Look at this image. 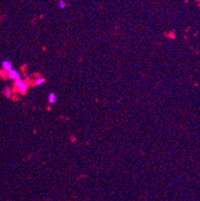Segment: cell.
I'll return each mask as SVG.
<instances>
[{
    "mask_svg": "<svg viewBox=\"0 0 200 201\" xmlns=\"http://www.w3.org/2000/svg\"><path fill=\"white\" fill-rule=\"evenodd\" d=\"M15 87L19 89V92L21 94H26L28 89V84L26 82L21 80V79H18L15 81Z\"/></svg>",
    "mask_w": 200,
    "mask_h": 201,
    "instance_id": "6da1fadb",
    "label": "cell"
},
{
    "mask_svg": "<svg viewBox=\"0 0 200 201\" xmlns=\"http://www.w3.org/2000/svg\"><path fill=\"white\" fill-rule=\"evenodd\" d=\"M8 76L11 79H14V80H18V79H20V74L15 70H11L8 72Z\"/></svg>",
    "mask_w": 200,
    "mask_h": 201,
    "instance_id": "7a4b0ae2",
    "label": "cell"
},
{
    "mask_svg": "<svg viewBox=\"0 0 200 201\" xmlns=\"http://www.w3.org/2000/svg\"><path fill=\"white\" fill-rule=\"evenodd\" d=\"M2 65H3V68L4 70H7L8 72H9L10 70H13V65H12V64L10 63V61L4 60L3 62Z\"/></svg>",
    "mask_w": 200,
    "mask_h": 201,
    "instance_id": "3957f363",
    "label": "cell"
},
{
    "mask_svg": "<svg viewBox=\"0 0 200 201\" xmlns=\"http://www.w3.org/2000/svg\"><path fill=\"white\" fill-rule=\"evenodd\" d=\"M57 100L56 95H54V93H50L49 95V102L50 104H54Z\"/></svg>",
    "mask_w": 200,
    "mask_h": 201,
    "instance_id": "277c9868",
    "label": "cell"
},
{
    "mask_svg": "<svg viewBox=\"0 0 200 201\" xmlns=\"http://www.w3.org/2000/svg\"><path fill=\"white\" fill-rule=\"evenodd\" d=\"M44 83H45V79L44 78H39V79H37L35 84H36V86H40Z\"/></svg>",
    "mask_w": 200,
    "mask_h": 201,
    "instance_id": "5b68a950",
    "label": "cell"
},
{
    "mask_svg": "<svg viewBox=\"0 0 200 201\" xmlns=\"http://www.w3.org/2000/svg\"><path fill=\"white\" fill-rule=\"evenodd\" d=\"M59 7H61V8H64V7H66V3H64L63 1H60V2H59Z\"/></svg>",
    "mask_w": 200,
    "mask_h": 201,
    "instance_id": "8992f818",
    "label": "cell"
}]
</instances>
